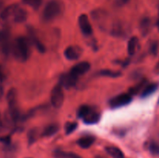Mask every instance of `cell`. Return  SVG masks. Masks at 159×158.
Here are the masks:
<instances>
[{
  "label": "cell",
  "instance_id": "obj_22",
  "mask_svg": "<svg viewBox=\"0 0 159 158\" xmlns=\"http://www.w3.org/2000/svg\"><path fill=\"white\" fill-rule=\"evenodd\" d=\"M99 74L101 76H105V77H117L121 75V73L120 72V71H113V70H110V69H105L99 71Z\"/></svg>",
  "mask_w": 159,
  "mask_h": 158
},
{
  "label": "cell",
  "instance_id": "obj_24",
  "mask_svg": "<svg viewBox=\"0 0 159 158\" xmlns=\"http://www.w3.org/2000/svg\"><path fill=\"white\" fill-rule=\"evenodd\" d=\"M148 149L152 155H159V144L156 142H150L148 146Z\"/></svg>",
  "mask_w": 159,
  "mask_h": 158
},
{
  "label": "cell",
  "instance_id": "obj_19",
  "mask_svg": "<svg viewBox=\"0 0 159 158\" xmlns=\"http://www.w3.org/2000/svg\"><path fill=\"white\" fill-rule=\"evenodd\" d=\"M16 6V5H11V6H8L6 9H3L2 12L0 14V19L2 20H7L9 18H12V13H13Z\"/></svg>",
  "mask_w": 159,
  "mask_h": 158
},
{
  "label": "cell",
  "instance_id": "obj_16",
  "mask_svg": "<svg viewBox=\"0 0 159 158\" xmlns=\"http://www.w3.org/2000/svg\"><path fill=\"white\" fill-rule=\"evenodd\" d=\"M158 87H159L158 83H152L146 85V87L143 89L142 92H141V97L142 98L148 97V96H150L151 94H153L155 91H156V90L158 89Z\"/></svg>",
  "mask_w": 159,
  "mask_h": 158
},
{
  "label": "cell",
  "instance_id": "obj_34",
  "mask_svg": "<svg viewBox=\"0 0 159 158\" xmlns=\"http://www.w3.org/2000/svg\"><path fill=\"white\" fill-rule=\"evenodd\" d=\"M156 68H157V69H159V62H158V64L156 65Z\"/></svg>",
  "mask_w": 159,
  "mask_h": 158
},
{
  "label": "cell",
  "instance_id": "obj_7",
  "mask_svg": "<svg viewBox=\"0 0 159 158\" xmlns=\"http://www.w3.org/2000/svg\"><path fill=\"white\" fill-rule=\"evenodd\" d=\"M79 24L82 32L85 35L89 36L93 33V27L89 20L88 15L85 14H82L79 17Z\"/></svg>",
  "mask_w": 159,
  "mask_h": 158
},
{
  "label": "cell",
  "instance_id": "obj_1",
  "mask_svg": "<svg viewBox=\"0 0 159 158\" xmlns=\"http://www.w3.org/2000/svg\"><path fill=\"white\" fill-rule=\"evenodd\" d=\"M12 52L19 61H26L30 54L29 40L24 37H17L12 44Z\"/></svg>",
  "mask_w": 159,
  "mask_h": 158
},
{
  "label": "cell",
  "instance_id": "obj_29",
  "mask_svg": "<svg viewBox=\"0 0 159 158\" xmlns=\"http://www.w3.org/2000/svg\"><path fill=\"white\" fill-rule=\"evenodd\" d=\"M158 43L155 41L154 42V43L152 44V46H151V51H152V54L155 55V54L158 53Z\"/></svg>",
  "mask_w": 159,
  "mask_h": 158
},
{
  "label": "cell",
  "instance_id": "obj_6",
  "mask_svg": "<svg viewBox=\"0 0 159 158\" xmlns=\"http://www.w3.org/2000/svg\"><path fill=\"white\" fill-rule=\"evenodd\" d=\"M131 100L132 96L130 93H123V94H120L113 98L110 100V105L113 108H120V107L128 105L131 102Z\"/></svg>",
  "mask_w": 159,
  "mask_h": 158
},
{
  "label": "cell",
  "instance_id": "obj_21",
  "mask_svg": "<svg viewBox=\"0 0 159 158\" xmlns=\"http://www.w3.org/2000/svg\"><path fill=\"white\" fill-rule=\"evenodd\" d=\"M151 27V20L150 19L145 17V18L142 19V20L141 21L140 23V29H141V33L144 36L147 35L149 33Z\"/></svg>",
  "mask_w": 159,
  "mask_h": 158
},
{
  "label": "cell",
  "instance_id": "obj_28",
  "mask_svg": "<svg viewBox=\"0 0 159 158\" xmlns=\"http://www.w3.org/2000/svg\"><path fill=\"white\" fill-rule=\"evenodd\" d=\"M36 133L35 130H31L30 132H29V135H28V137H29V142L30 143H33L34 141H36Z\"/></svg>",
  "mask_w": 159,
  "mask_h": 158
},
{
  "label": "cell",
  "instance_id": "obj_11",
  "mask_svg": "<svg viewBox=\"0 0 159 158\" xmlns=\"http://www.w3.org/2000/svg\"><path fill=\"white\" fill-rule=\"evenodd\" d=\"M82 119L84 122V123L85 124H89V125L96 124L100 119V115L97 112L93 110V108L91 107L90 109L88 111V112L82 118Z\"/></svg>",
  "mask_w": 159,
  "mask_h": 158
},
{
  "label": "cell",
  "instance_id": "obj_12",
  "mask_svg": "<svg viewBox=\"0 0 159 158\" xmlns=\"http://www.w3.org/2000/svg\"><path fill=\"white\" fill-rule=\"evenodd\" d=\"M12 18L15 23H23V22H24L25 20H26V18H27V12H26V11L25 10V9H22V8L16 6L13 11Z\"/></svg>",
  "mask_w": 159,
  "mask_h": 158
},
{
  "label": "cell",
  "instance_id": "obj_20",
  "mask_svg": "<svg viewBox=\"0 0 159 158\" xmlns=\"http://www.w3.org/2000/svg\"><path fill=\"white\" fill-rule=\"evenodd\" d=\"M54 156L57 158H82L80 156L71 152H66L57 150L54 151Z\"/></svg>",
  "mask_w": 159,
  "mask_h": 158
},
{
  "label": "cell",
  "instance_id": "obj_2",
  "mask_svg": "<svg viewBox=\"0 0 159 158\" xmlns=\"http://www.w3.org/2000/svg\"><path fill=\"white\" fill-rule=\"evenodd\" d=\"M61 4L56 0L50 1L44 7L42 13V18L45 22H50L57 18L61 13Z\"/></svg>",
  "mask_w": 159,
  "mask_h": 158
},
{
  "label": "cell",
  "instance_id": "obj_5",
  "mask_svg": "<svg viewBox=\"0 0 159 158\" xmlns=\"http://www.w3.org/2000/svg\"><path fill=\"white\" fill-rule=\"evenodd\" d=\"M0 49L4 55L8 56L12 51V43L10 40V33L7 29L0 30Z\"/></svg>",
  "mask_w": 159,
  "mask_h": 158
},
{
  "label": "cell",
  "instance_id": "obj_33",
  "mask_svg": "<svg viewBox=\"0 0 159 158\" xmlns=\"http://www.w3.org/2000/svg\"><path fill=\"white\" fill-rule=\"evenodd\" d=\"M3 78H4V75H3V73L2 71L1 68H0V82L3 80Z\"/></svg>",
  "mask_w": 159,
  "mask_h": 158
},
{
  "label": "cell",
  "instance_id": "obj_17",
  "mask_svg": "<svg viewBox=\"0 0 159 158\" xmlns=\"http://www.w3.org/2000/svg\"><path fill=\"white\" fill-rule=\"evenodd\" d=\"M106 151L113 158H124V153L120 148L116 147H107Z\"/></svg>",
  "mask_w": 159,
  "mask_h": 158
},
{
  "label": "cell",
  "instance_id": "obj_13",
  "mask_svg": "<svg viewBox=\"0 0 159 158\" xmlns=\"http://www.w3.org/2000/svg\"><path fill=\"white\" fill-rule=\"evenodd\" d=\"M96 140V137L92 135H86L83 136L78 139V145L82 149H88L94 143Z\"/></svg>",
  "mask_w": 159,
  "mask_h": 158
},
{
  "label": "cell",
  "instance_id": "obj_37",
  "mask_svg": "<svg viewBox=\"0 0 159 158\" xmlns=\"http://www.w3.org/2000/svg\"><path fill=\"white\" fill-rule=\"evenodd\" d=\"M158 104H159V100H158Z\"/></svg>",
  "mask_w": 159,
  "mask_h": 158
},
{
  "label": "cell",
  "instance_id": "obj_14",
  "mask_svg": "<svg viewBox=\"0 0 159 158\" xmlns=\"http://www.w3.org/2000/svg\"><path fill=\"white\" fill-rule=\"evenodd\" d=\"M29 37H30V41L32 42L33 44L36 46V48H37L40 52L41 53L45 52L46 48H45L44 45L42 43V42H40V40H39L38 37H37V35H36V33H34V31L32 29H29Z\"/></svg>",
  "mask_w": 159,
  "mask_h": 158
},
{
  "label": "cell",
  "instance_id": "obj_31",
  "mask_svg": "<svg viewBox=\"0 0 159 158\" xmlns=\"http://www.w3.org/2000/svg\"><path fill=\"white\" fill-rule=\"evenodd\" d=\"M130 0H117V3L120 5V6H123V5L127 3Z\"/></svg>",
  "mask_w": 159,
  "mask_h": 158
},
{
  "label": "cell",
  "instance_id": "obj_30",
  "mask_svg": "<svg viewBox=\"0 0 159 158\" xmlns=\"http://www.w3.org/2000/svg\"><path fill=\"white\" fill-rule=\"evenodd\" d=\"M0 141L2 143H4L6 144H8L10 143L11 139H10V137L9 136H2V137H0Z\"/></svg>",
  "mask_w": 159,
  "mask_h": 158
},
{
  "label": "cell",
  "instance_id": "obj_35",
  "mask_svg": "<svg viewBox=\"0 0 159 158\" xmlns=\"http://www.w3.org/2000/svg\"><path fill=\"white\" fill-rule=\"evenodd\" d=\"M158 26L159 28V12H158Z\"/></svg>",
  "mask_w": 159,
  "mask_h": 158
},
{
  "label": "cell",
  "instance_id": "obj_32",
  "mask_svg": "<svg viewBox=\"0 0 159 158\" xmlns=\"http://www.w3.org/2000/svg\"><path fill=\"white\" fill-rule=\"evenodd\" d=\"M3 96V88L2 86L1 83H0V99H2V97Z\"/></svg>",
  "mask_w": 159,
  "mask_h": 158
},
{
  "label": "cell",
  "instance_id": "obj_23",
  "mask_svg": "<svg viewBox=\"0 0 159 158\" xmlns=\"http://www.w3.org/2000/svg\"><path fill=\"white\" fill-rule=\"evenodd\" d=\"M23 2L24 4L28 5L34 9H38L40 7L42 3V0H23Z\"/></svg>",
  "mask_w": 159,
  "mask_h": 158
},
{
  "label": "cell",
  "instance_id": "obj_25",
  "mask_svg": "<svg viewBox=\"0 0 159 158\" xmlns=\"http://www.w3.org/2000/svg\"><path fill=\"white\" fill-rule=\"evenodd\" d=\"M78 126V124L75 122H68L65 124V133L67 135L71 134V133L75 131L76 129Z\"/></svg>",
  "mask_w": 159,
  "mask_h": 158
},
{
  "label": "cell",
  "instance_id": "obj_8",
  "mask_svg": "<svg viewBox=\"0 0 159 158\" xmlns=\"http://www.w3.org/2000/svg\"><path fill=\"white\" fill-rule=\"evenodd\" d=\"M78 79L79 77L71 74L70 72L64 74L60 77V85L65 88H72L77 84Z\"/></svg>",
  "mask_w": 159,
  "mask_h": 158
},
{
  "label": "cell",
  "instance_id": "obj_26",
  "mask_svg": "<svg viewBox=\"0 0 159 158\" xmlns=\"http://www.w3.org/2000/svg\"><path fill=\"white\" fill-rule=\"evenodd\" d=\"M90 108H91V107L89 106V105H82V106L79 108V110H78V116L82 119V118L88 112V111L90 109Z\"/></svg>",
  "mask_w": 159,
  "mask_h": 158
},
{
  "label": "cell",
  "instance_id": "obj_3",
  "mask_svg": "<svg viewBox=\"0 0 159 158\" xmlns=\"http://www.w3.org/2000/svg\"><path fill=\"white\" fill-rule=\"evenodd\" d=\"M16 90L15 88L9 89L7 93V95H6V99H7L8 105H9L11 119L13 121H16L19 118V110L16 106Z\"/></svg>",
  "mask_w": 159,
  "mask_h": 158
},
{
  "label": "cell",
  "instance_id": "obj_9",
  "mask_svg": "<svg viewBox=\"0 0 159 158\" xmlns=\"http://www.w3.org/2000/svg\"><path fill=\"white\" fill-rule=\"evenodd\" d=\"M90 67H91V65L89 62H80V63H78L77 64L72 67V68L70 71V73L79 77V76L83 75L84 74H85L90 69Z\"/></svg>",
  "mask_w": 159,
  "mask_h": 158
},
{
  "label": "cell",
  "instance_id": "obj_36",
  "mask_svg": "<svg viewBox=\"0 0 159 158\" xmlns=\"http://www.w3.org/2000/svg\"><path fill=\"white\" fill-rule=\"evenodd\" d=\"M0 126H2V121H1V118H0Z\"/></svg>",
  "mask_w": 159,
  "mask_h": 158
},
{
  "label": "cell",
  "instance_id": "obj_27",
  "mask_svg": "<svg viewBox=\"0 0 159 158\" xmlns=\"http://www.w3.org/2000/svg\"><path fill=\"white\" fill-rule=\"evenodd\" d=\"M144 84H145V81L141 82V83H140L139 85H136V86H134V88H130V92H129V93H130V94H136V93H138V91H139L141 89V88H142V87L144 86Z\"/></svg>",
  "mask_w": 159,
  "mask_h": 158
},
{
  "label": "cell",
  "instance_id": "obj_4",
  "mask_svg": "<svg viewBox=\"0 0 159 158\" xmlns=\"http://www.w3.org/2000/svg\"><path fill=\"white\" fill-rule=\"evenodd\" d=\"M64 99H65V95H64L63 87L60 84H58L55 85L51 90V102L54 107L60 108L63 105Z\"/></svg>",
  "mask_w": 159,
  "mask_h": 158
},
{
  "label": "cell",
  "instance_id": "obj_15",
  "mask_svg": "<svg viewBox=\"0 0 159 158\" xmlns=\"http://www.w3.org/2000/svg\"><path fill=\"white\" fill-rule=\"evenodd\" d=\"M138 38L136 37H133L129 40L127 43V52L130 56L134 55L136 53L138 47Z\"/></svg>",
  "mask_w": 159,
  "mask_h": 158
},
{
  "label": "cell",
  "instance_id": "obj_10",
  "mask_svg": "<svg viewBox=\"0 0 159 158\" xmlns=\"http://www.w3.org/2000/svg\"><path fill=\"white\" fill-rule=\"evenodd\" d=\"M82 49L78 46H70L65 49L64 54L65 57L69 60H78L82 54Z\"/></svg>",
  "mask_w": 159,
  "mask_h": 158
},
{
  "label": "cell",
  "instance_id": "obj_18",
  "mask_svg": "<svg viewBox=\"0 0 159 158\" xmlns=\"http://www.w3.org/2000/svg\"><path fill=\"white\" fill-rule=\"evenodd\" d=\"M59 129V125L57 124H50V125H47L42 133V136H46V137H49V136H53L55 134Z\"/></svg>",
  "mask_w": 159,
  "mask_h": 158
}]
</instances>
